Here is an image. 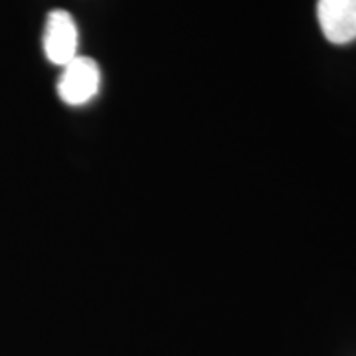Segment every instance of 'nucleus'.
Listing matches in <instances>:
<instances>
[{"instance_id":"nucleus-1","label":"nucleus","mask_w":356,"mask_h":356,"mask_svg":"<svg viewBox=\"0 0 356 356\" xmlns=\"http://www.w3.org/2000/svg\"><path fill=\"white\" fill-rule=\"evenodd\" d=\"M102 86V72L95 60L88 56H77L65 65L60 81H58V93L60 99L67 105H86L91 102Z\"/></svg>"},{"instance_id":"nucleus-2","label":"nucleus","mask_w":356,"mask_h":356,"mask_svg":"<svg viewBox=\"0 0 356 356\" xmlns=\"http://www.w3.org/2000/svg\"><path fill=\"white\" fill-rule=\"evenodd\" d=\"M44 51L51 64L65 65L77 56V26L72 14L65 10H54L48 14L44 28Z\"/></svg>"},{"instance_id":"nucleus-3","label":"nucleus","mask_w":356,"mask_h":356,"mask_svg":"<svg viewBox=\"0 0 356 356\" xmlns=\"http://www.w3.org/2000/svg\"><path fill=\"white\" fill-rule=\"evenodd\" d=\"M317 20L323 36L344 46L356 40V0H317Z\"/></svg>"}]
</instances>
